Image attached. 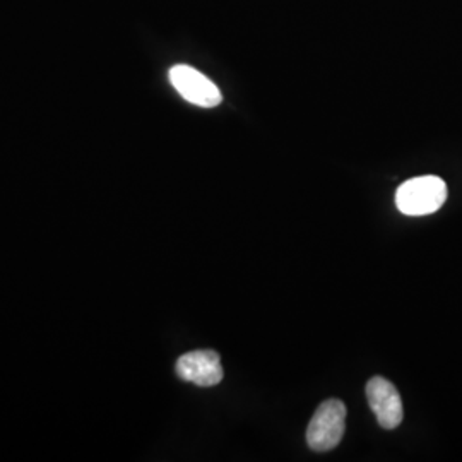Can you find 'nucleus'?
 <instances>
[{
  "mask_svg": "<svg viewBox=\"0 0 462 462\" xmlns=\"http://www.w3.org/2000/svg\"><path fill=\"white\" fill-rule=\"evenodd\" d=\"M446 200V182L433 175L411 179L402 183L396 192L397 209L408 216L437 213Z\"/></svg>",
  "mask_w": 462,
  "mask_h": 462,
  "instance_id": "nucleus-1",
  "label": "nucleus"
},
{
  "mask_svg": "<svg viewBox=\"0 0 462 462\" xmlns=\"http://www.w3.org/2000/svg\"><path fill=\"white\" fill-rule=\"evenodd\" d=\"M346 427V406L339 399L324 401L307 430V444L315 452H328L339 446Z\"/></svg>",
  "mask_w": 462,
  "mask_h": 462,
  "instance_id": "nucleus-2",
  "label": "nucleus"
},
{
  "mask_svg": "<svg viewBox=\"0 0 462 462\" xmlns=\"http://www.w3.org/2000/svg\"><path fill=\"white\" fill-rule=\"evenodd\" d=\"M168 78L173 88L182 95V98L192 105L202 108H215L223 101L217 86L194 67L185 64L173 66L168 72Z\"/></svg>",
  "mask_w": 462,
  "mask_h": 462,
  "instance_id": "nucleus-3",
  "label": "nucleus"
},
{
  "mask_svg": "<svg viewBox=\"0 0 462 462\" xmlns=\"http://www.w3.org/2000/svg\"><path fill=\"white\" fill-rule=\"evenodd\" d=\"M366 399L382 429L394 430L402 423V401L393 382L383 377L368 380Z\"/></svg>",
  "mask_w": 462,
  "mask_h": 462,
  "instance_id": "nucleus-4",
  "label": "nucleus"
},
{
  "mask_svg": "<svg viewBox=\"0 0 462 462\" xmlns=\"http://www.w3.org/2000/svg\"><path fill=\"white\" fill-rule=\"evenodd\" d=\"M177 375L199 387H213L223 380L221 358L213 349H199L183 355L177 362Z\"/></svg>",
  "mask_w": 462,
  "mask_h": 462,
  "instance_id": "nucleus-5",
  "label": "nucleus"
}]
</instances>
